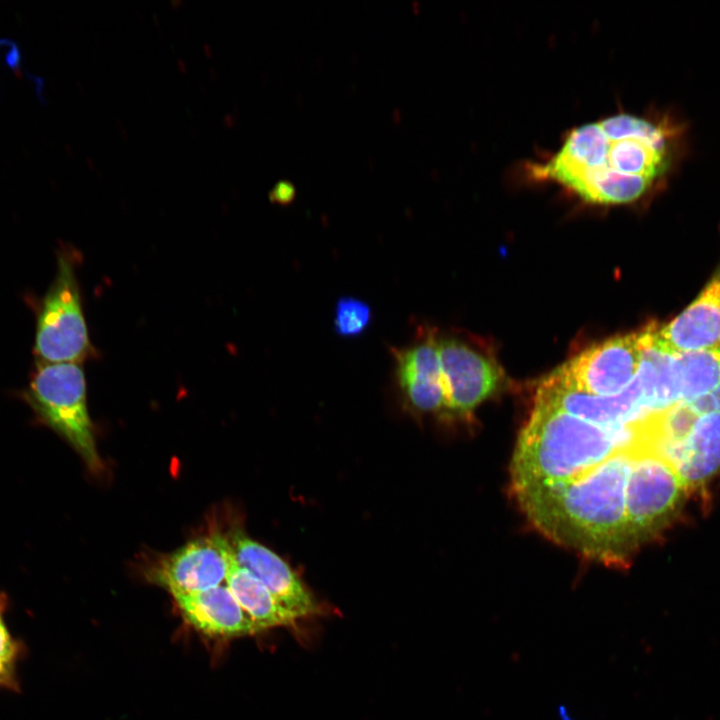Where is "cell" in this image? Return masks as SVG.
I'll list each match as a JSON object with an SVG mask.
<instances>
[{
    "mask_svg": "<svg viewBox=\"0 0 720 720\" xmlns=\"http://www.w3.org/2000/svg\"><path fill=\"white\" fill-rule=\"evenodd\" d=\"M689 145V125L679 112L621 111L570 129L556 150L526 169L534 181L584 203L630 205L666 189Z\"/></svg>",
    "mask_w": 720,
    "mask_h": 720,
    "instance_id": "cell-1",
    "label": "cell"
},
{
    "mask_svg": "<svg viewBox=\"0 0 720 720\" xmlns=\"http://www.w3.org/2000/svg\"><path fill=\"white\" fill-rule=\"evenodd\" d=\"M636 452L620 451L570 481L516 491L522 510L552 540L608 565H623L635 547L625 496Z\"/></svg>",
    "mask_w": 720,
    "mask_h": 720,
    "instance_id": "cell-2",
    "label": "cell"
},
{
    "mask_svg": "<svg viewBox=\"0 0 720 720\" xmlns=\"http://www.w3.org/2000/svg\"><path fill=\"white\" fill-rule=\"evenodd\" d=\"M644 445L639 425L606 429L535 403L512 460L516 491L576 479L614 454Z\"/></svg>",
    "mask_w": 720,
    "mask_h": 720,
    "instance_id": "cell-3",
    "label": "cell"
},
{
    "mask_svg": "<svg viewBox=\"0 0 720 720\" xmlns=\"http://www.w3.org/2000/svg\"><path fill=\"white\" fill-rule=\"evenodd\" d=\"M23 399L37 421L61 436L91 472L103 470L88 411L82 364L36 361Z\"/></svg>",
    "mask_w": 720,
    "mask_h": 720,
    "instance_id": "cell-4",
    "label": "cell"
},
{
    "mask_svg": "<svg viewBox=\"0 0 720 720\" xmlns=\"http://www.w3.org/2000/svg\"><path fill=\"white\" fill-rule=\"evenodd\" d=\"M76 264L73 250L59 251L55 277L37 310L33 353L39 362L82 364L95 357Z\"/></svg>",
    "mask_w": 720,
    "mask_h": 720,
    "instance_id": "cell-5",
    "label": "cell"
},
{
    "mask_svg": "<svg viewBox=\"0 0 720 720\" xmlns=\"http://www.w3.org/2000/svg\"><path fill=\"white\" fill-rule=\"evenodd\" d=\"M684 485L674 468L651 448L633 457L626 485V517L634 546L652 536L677 507Z\"/></svg>",
    "mask_w": 720,
    "mask_h": 720,
    "instance_id": "cell-6",
    "label": "cell"
},
{
    "mask_svg": "<svg viewBox=\"0 0 720 720\" xmlns=\"http://www.w3.org/2000/svg\"><path fill=\"white\" fill-rule=\"evenodd\" d=\"M643 349L641 333L613 337L586 349L553 374L578 390L616 395L635 379Z\"/></svg>",
    "mask_w": 720,
    "mask_h": 720,
    "instance_id": "cell-7",
    "label": "cell"
},
{
    "mask_svg": "<svg viewBox=\"0 0 720 720\" xmlns=\"http://www.w3.org/2000/svg\"><path fill=\"white\" fill-rule=\"evenodd\" d=\"M437 347L445 398L442 417L469 415L497 390L501 380L499 368L455 337L438 333Z\"/></svg>",
    "mask_w": 720,
    "mask_h": 720,
    "instance_id": "cell-8",
    "label": "cell"
},
{
    "mask_svg": "<svg viewBox=\"0 0 720 720\" xmlns=\"http://www.w3.org/2000/svg\"><path fill=\"white\" fill-rule=\"evenodd\" d=\"M231 560L227 535L213 533L166 555L150 568L147 577L173 597L192 594L222 585Z\"/></svg>",
    "mask_w": 720,
    "mask_h": 720,
    "instance_id": "cell-9",
    "label": "cell"
},
{
    "mask_svg": "<svg viewBox=\"0 0 720 720\" xmlns=\"http://www.w3.org/2000/svg\"><path fill=\"white\" fill-rule=\"evenodd\" d=\"M535 403L615 430L635 426L650 414L644 406L636 377L621 393L600 396L573 388L552 373L540 385Z\"/></svg>",
    "mask_w": 720,
    "mask_h": 720,
    "instance_id": "cell-10",
    "label": "cell"
},
{
    "mask_svg": "<svg viewBox=\"0 0 720 720\" xmlns=\"http://www.w3.org/2000/svg\"><path fill=\"white\" fill-rule=\"evenodd\" d=\"M437 336L435 328L419 326L411 344L392 348L391 353L396 385L406 407L417 414L442 417L445 398L441 385Z\"/></svg>",
    "mask_w": 720,
    "mask_h": 720,
    "instance_id": "cell-11",
    "label": "cell"
},
{
    "mask_svg": "<svg viewBox=\"0 0 720 720\" xmlns=\"http://www.w3.org/2000/svg\"><path fill=\"white\" fill-rule=\"evenodd\" d=\"M641 333L643 344L676 355L720 343V266L693 302L660 328Z\"/></svg>",
    "mask_w": 720,
    "mask_h": 720,
    "instance_id": "cell-12",
    "label": "cell"
},
{
    "mask_svg": "<svg viewBox=\"0 0 720 720\" xmlns=\"http://www.w3.org/2000/svg\"><path fill=\"white\" fill-rule=\"evenodd\" d=\"M235 561L257 577L299 618L317 615L322 607L290 565L240 528L227 535Z\"/></svg>",
    "mask_w": 720,
    "mask_h": 720,
    "instance_id": "cell-13",
    "label": "cell"
},
{
    "mask_svg": "<svg viewBox=\"0 0 720 720\" xmlns=\"http://www.w3.org/2000/svg\"><path fill=\"white\" fill-rule=\"evenodd\" d=\"M173 598L184 620L206 636L233 639L260 632L226 584Z\"/></svg>",
    "mask_w": 720,
    "mask_h": 720,
    "instance_id": "cell-14",
    "label": "cell"
},
{
    "mask_svg": "<svg viewBox=\"0 0 720 720\" xmlns=\"http://www.w3.org/2000/svg\"><path fill=\"white\" fill-rule=\"evenodd\" d=\"M660 455L684 487L704 484L720 472V413L700 415L688 434Z\"/></svg>",
    "mask_w": 720,
    "mask_h": 720,
    "instance_id": "cell-15",
    "label": "cell"
},
{
    "mask_svg": "<svg viewBox=\"0 0 720 720\" xmlns=\"http://www.w3.org/2000/svg\"><path fill=\"white\" fill-rule=\"evenodd\" d=\"M225 584L259 631L296 625L299 617L287 609L257 577L239 565L233 555Z\"/></svg>",
    "mask_w": 720,
    "mask_h": 720,
    "instance_id": "cell-16",
    "label": "cell"
},
{
    "mask_svg": "<svg viewBox=\"0 0 720 720\" xmlns=\"http://www.w3.org/2000/svg\"><path fill=\"white\" fill-rule=\"evenodd\" d=\"M643 346L636 378L646 410L660 412L680 402L674 356L645 344Z\"/></svg>",
    "mask_w": 720,
    "mask_h": 720,
    "instance_id": "cell-17",
    "label": "cell"
},
{
    "mask_svg": "<svg viewBox=\"0 0 720 720\" xmlns=\"http://www.w3.org/2000/svg\"><path fill=\"white\" fill-rule=\"evenodd\" d=\"M673 356L680 402H689L720 384V343Z\"/></svg>",
    "mask_w": 720,
    "mask_h": 720,
    "instance_id": "cell-18",
    "label": "cell"
},
{
    "mask_svg": "<svg viewBox=\"0 0 720 720\" xmlns=\"http://www.w3.org/2000/svg\"><path fill=\"white\" fill-rule=\"evenodd\" d=\"M371 319V308L361 299L344 296L336 302L333 323L339 336H360L368 328Z\"/></svg>",
    "mask_w": 720,
    "mask_h": 720,
    "instance_id": "cell-19",
    "label": "cell"
},
{
    "mask_svg": "<svg viewBox=\"0 0 720 720\" xmlns=\"http://www.w3.org/2000/svg\"><path fill=\"white\" fill-rule=\"evenodd\" d=\"M7 597L0 592V688L16 689V667L21 647L5 622Z\"/></svg>",
    "mask_w": 720,
    "mask_h": 720,
    "instance_id": "cell-20",
    "label": "cell"
},
{
    "mask_svg": "<svg viewBox=\"0 0 720 720\" xmlns=\"http://www.w3.org/2000/svg\"><path fill=\"white\" fill-rule=\"evenodd\" d=\"M686 404L699 416L720 413V384Z\"/></svg>",
    "mask_w": 720,
    "mask_h": 720,
    "instance_id": "cell-21",
    "label": "cell"
},
{
    "mask_svg": "<svg viewBox=\"0 0 720 720\" xmlns=\"http://www.w3.org/2000/svg\"><path fill=\"white\" fill-rule=\"evenodd\" d=\"M293 194V190L289 185L281 183L271 191L270 199L273 202L284 204L292 199Z\"/></svg>",
    "mask_w": 720,
    "mask_h": 720,
    "instance_id": "cell-22",
    "label": "cell"
}]
</instances>
